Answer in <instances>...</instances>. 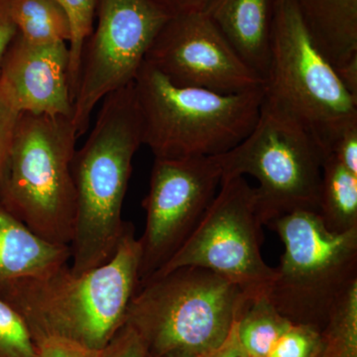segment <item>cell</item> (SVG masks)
<instances>
[{"mask_svg": "<svg viewBox=\"0 0 357 357\" xmlns=\"http://www.w3.org/2000/svg\"><path fill=\"white\" fill-rule=\"evenodd\" d=\"M140 243L126 223L112 260L82 275L69 264L26 277L0 290V299L24 319L35 344L62 337L102 351L126 321L139 285Z\"/></svg>", "mask_w": 357, "mask_h": 357, "instance_id": "cell-1", "label": "cell"}, {"mask_svg": "<svg viewBox=\"0 0 357 357\" xmlns=\"http://www.w3.org/2000/svg\"><path fill=\"white\" fill-rule=\"evenodd\" d=\"M143 144L142 119L133 83L103 98L95 124L72 161L76 222L70 271L82 275L112 260L126 223L122 208L134 155Z\"/></svg>", "mask_w": 357, "mask_h": 357, "instance_id": "cell-2", "label": "cell"}, {"mask_svg": "<svg viewBox=\"0 0 357 357\" xmlns=\"http://www.w3.org/2000/svg\"><path fill=\"white\" fill-rule=\"evenodd\" d=\"M143 144L155 159L215 157L236 147L255 128L264 86L225 93L178 86L149 63L133 81Z\"/></svg>", "mask_w": 357, "mask_h": 357, "instance_id": "cell-3", "label": "cell"}, {"mask_svg": "<svg viewBox=\"0 0 357 357\" xmlns=\"http://www.w3.org/2000/svg\"><path fill=\"white\" fill-rule=\"evenodd\" d=\"M248 299L211 270L181 267L139 284L124 323L148 357H204L225 342Z\"/></svg>", "mask_w": 357, "mask_h": 357, "instance_id": "cell-4", "label": "cell"}, {"mask_svg": "<svg viewBox=\"0 0 357 357\" xmlns=\"http://www.w3.org/2000/svg\"><path fill=\"white\" fill-rule=\"evenodd\" d=\"M325 155L317 134L264 93L250 133L215 158L222 180L249 175L258 181L256 211L262 225H267L295 211L318 213Z\"/></svg>", "mask_w": 357, "mask_h": 357, "instance_id": "cell-5", "label": "cell"}, {"mask_svg": "<svg viewBox=\"0 0 357 357\" xmlns=\"http://www.w3.org/2000/svg\"><path fill=\"white\" fill-rule=\"evenodd\" d=\"M70 117L20 114L0 204L45 241L69 245L76 222Z\"/></svg>", "mask_w": 357, "mask_h": 357, "instance_id": "cell-6", "label": "cell"}, {"mask_svg": "<svg viewBox=\"0 0 357 357\" xmlns=\"http://www.w3.org/2000/svg\"><path fill=\"white\" fill-rule=\"evenodd\" d=\"M267 225L285 248L268 299L292 323L323 330L333 307L357 283V229L330 231L318 213L304 210Z\"/></svg>", "mask_w": 357, "mask_h": 357, "instance_id": "cell-7", "label": "cell"}, {"mask_svg": "<svg viewBox=\"0 0 357 357\" xmlns=\"http://www.w3.org/2000/svg\"><path fill=\"white\" fill-rule=\"evenodd\" d=\"M265 96L306 123L321 145L357 121V100L307 30L296 0H277Z\"/></svg>", "mask_w": 357, "mask_h": 357, "instance_id": "cell-8", "label": "cell"}, {"mask_svg": "<svg viewBox=\"0 0 357 357\" xmlns=\"http://www.w3.org/2000/svg\"><path fill=\"white\" fill-rule=\"evenodd\" d=\"M262 227L255 188L244 177L225 178L184 245L149 279L181 267H201L234 283L248 299L264 295L275 268L262 258Z\"/></svg>", "mask_w": 357, "mask_h": 357, "instance_id": "cell-9", "label": "cell"}, {"mask_svg": "<svg viewBox=\"0 0 357 357\" xmlns=\"http://www.w3.org/2000/svg\"><path fill=\"white\" fill-rule=\"evenodd\" d=\"M169 18L149 0H98L73 102L77 137L88 132L91 114L105 96L133 83Z\"/></svg>", "mask_w": 357, "mask_h": 357, "instance_id": "cell-10", "label": "cell"}, {"mask_svg": "<svg viewBox=\"0 0 357 357\" xmlns=\"http://www.w3.org/2000/svg\"><path fill=\"white\" fill-rule=\"evenodd\" d=\"M215 157L155 159L143 201L146 225L139 238V284L158 272L184 245L220 189Z\"/></svg>", "mask_w": 357, "mask_h": 357, "instance_id": "cell-11", "label": "cell"}, {"mask_svg": "<svg viewBox=\"0 0 357 357\" xmlns=\"http://www.w3.org/2000/svg\"><path fill=\"white\" fill-rule=\"evenodd\" d=\"M145 62L178 86L230 93L264 86L206 13L173 16L160 30Z\"/></svg>", "mask_w": 357, "mask_h": 357, "instance_id": "cell-12", "label": "cell"}, {"mask_svg": "<svg viewBox=\"0 0 357 357\" xmlns=\"http://www.w3.org/2000/svg\"><path fill=\"white\" fill-rule=\"evenodd\" d=\"M0 98L18 114L72 119L67 43H30L16 34L0 67Z\"/></svg>", "mask_w": 357, "mask_h": 357, "instance_id": "cell-13", "label": "cell"}, {"mask_svg": "<svg viewBox=\"0 0 357 357\" xmlns=\"http://www.w3.org/2000/svg\"><path fill=\"white\" fill-rule=\"evenodd\" d=\"M277 0H211L204 11L244 63L265 82Z\"/></svg>", "mask_w": 357, "mask_h": 357, "instance_id": "cell-14", "label": "cell"}, {"mask_svg": "<svg viewBox=\"0 0 357 357\" xmlns=\"http://www.w3.org/2000/svg\"><path fill=\"white\" fill-rule=\"evenodd\" d=\"M69 245L45 241L0 204V290L26 277H36L69 264Z\"/></svg>", "mask_w": 357, "mask_h": 357, "instance_id": "cell-15", "label": "cell"}, {"mask_svg": "<svg viewBox=\"0 0 357 357\" xmlns=\"http://www.w3.org/2000/svg\"><path fill=\"white\" fill-rule=\"evenodd\" d=\"M312 38L337 68L357 56V0H296Z\"/></svg>", "mask_w": 357, "mask_h": 357, "instance_id": "cell-16", "label": "cell"}, {"mask_svg": "<svg viewBox=\"0 0 357 357\" xmlns=\"http://www.w3.org/2000/svg\"><path fill=\"white\" fill-rule=\"evenodd\" d=\"M318 215L330 231L357 229V175L328 154L321 168Z\"/></svg>", "mask_w": 357, "mask_h": 357, "instance_id": "cell-17", "label": "cell"}, {"mask_svg": "<svg viewBox=\"0 0 357 357\" xmlns=\"http://www.w3.org/2000/svg\"><path fill=\"white\" fill-rule=\"evenodd\" d=\"M291 324L264 294L246 301L237 317V335L249 357H268Z\"/></svg>", "mask_w": 357, "mask_h": 357, "instance_id": "cell-18", "label": "cell"}, {"mask_svg": "<svg viewBox=\"0 0 357 357\" xmlns=\"http://www.w3.org/2000/svg\"><path fill=\"white\" fill-rule=\"evenodd\" d=\"M10 17L17 34L30 43L69 44L70 20L55 0H13Z\"/></svg>", "mask_w": 357, "mask_h": 357, "instance_id": "cell-19", "label": "cell"}, {"mask_svg": "<svg viewBox=\"0 0 357 357\" xmlns=\"http://www.w3.org/2000/svg\"><path fill=\"white\" fill-rule=\"evenodd\" d=\"M321 337L319 357H357V283L333 307Z\"/></svg>", "mask_w": 357, "mask_h": 357, "instance_id": "cell-20", "label": "cell"}, {"mask_svg": "<svg viewBox=\"0 0 357 357\" xmlns=\"http://www.w3.org/2000/svg\"><path fill=\"white\" fill-rule=\"evenodd\" d=\"M64 9L70 25V84L73 102L76 93L84 44L93 31L98 0H55Z\"/></svg>", "mask_w": 357, "mask_h": 357, "instance_id": "cell-21", "label": "cell"}, {"mask_svg": "<svg viewBox=\"0 0 357 357\" xmlns=\"http://www.w3.org/2000/svg\"><path fill=\"white\" fill-rule=\"evenodd\" d=\"M0 357H38L37 345L24 319L0 299Z\"/></svg>", "mask_w": 357, "mask_h": 357, "instance_id": "cell-22", "label": "cell"}, {"mask_svg": "<svg viewBox=\"0 0 357 357\" xmlns=\"http://www.w3.org/2000/svg\"><path fill=\"white\" fill-rule=\"evenodd\" d=\"M321 351V331L292 323L268 357H319Z\"/></svg>", "mask_w": 357, "mask_h": 357, "instance_id": "cell-23", "label": "cell"}, {"mask_svg": "<svg viewBox=\"0 0 357 357\" xmlns=\"http://www.w3.org/2000/svg\"><path fill=\"white\" fill-rule=\"evenodd\" d=\"M323 146L326 154L331 155L347 170L357 175V121L345 124Z\"/></svg>", "mask_w": 357, "mask_h": 357, "instance_id": "cell-24", "label": "cell"}, {"mask_svg": "<svg viewBox=\"0 0 357 357\" xmlns=\"http://www.w3.org/2000/svg\"><path fill=\"white\" fill-rule=\"evenodd\" d=\"M20 115L0 98V195L8 171Z\"/></svg>", "mask_w": 357, "mask_h": 357, "instance_id": "cell-25", "label": "cell"}, {"mask_svg": "<svg viewBox=\"0 0 357 357\" xmlns=\"http://www.w3.org/2000/svg\"><path fill=\"white\" fill-rule=\"evenodd\" d=\"M100 357H146V349L132 326L124 323L103 347Z\"/></svg>", "mask_w": 357, "mask_h": 357, "instance_id": "cell-26", "label": "cell"}, {"mask_svg": "<svg viewBox=\"0 0 357 357\" xmlns=\"http://www.w3.org/2000/svg\"><path fill=\"white\" fill-rule=\"evenodd\" d=\"M38 357H100L102 351L62 337H47L37 342Z\"/></svg>", "mask_w": 357, "mask_h": 357, "instance_id": "cell-27", "label": "cell"}, {"mask_svg": "<svg viewBox=\"0 0 357 357\" xmlns=\"http://www.w3.org/2000/svg\"><path fill=\"white\" fill-rule=\"evenodd\" d=\"M153 6L167 15H183L195 13H204L211 0H149Z\"/></svg>", "mask_w": 357, "mask_h": 357, "instance_id": "cell-28", "label": "cell"}, {"mask_svg": "<svg viewBox=\"0 0 357 357\" xmlns=\"http://www.w3.org/2000/svg\"><path fill=\"white\" fill-rule=\"evenodd\" d=\"M11 2L13 0H0V67L9 45L17 34L10 17Z\"/></svg>", "mask_w": 357, "mask_h": 357, "instance_id": "cell-29", "label": "cell"}, {"mask_svg": "<svg viewBox=\"0 0 357 357\" xmlns=\"http://www.w3.org/2000/svg\"><path fill=\"white\" fill-rule=\"evenodd\" d=\"M204 357H249L248 352L244 351L243 345L239 342L236 321H234V326L225 342Z\"/></svg>", "mask_w": 357, "mask_h": 357, "instance_id": "cell-30", "label": "cell"}, {"mask_svg": "<svg viewBox=\"0 0 357 357\" xmlns=\"http://www.w3.org/2000/svg\"><path fill=\"white\" fill-rule=\"evenodd\" d=\"M335 69L344 88L357 100V56Z\"/></svg>", "mask_w": 357, "mask_h": 357, "instance_id": "cell-31", "label": "cell"}, {"mask_svg": "<svg viewBox=\"0 0 357 357\" xmlns=\"http://www.w3.org/2000/svg\"><path fill=\"white\" fill-rule=\"evenodd\" d=\"M148 357V356H146ZM166 357H184V356H166Z\"/></svg>", "mask_w": 357, "mask_h": 357, "instance_id": "cell-32", "label": "cell"}]
</instances>
